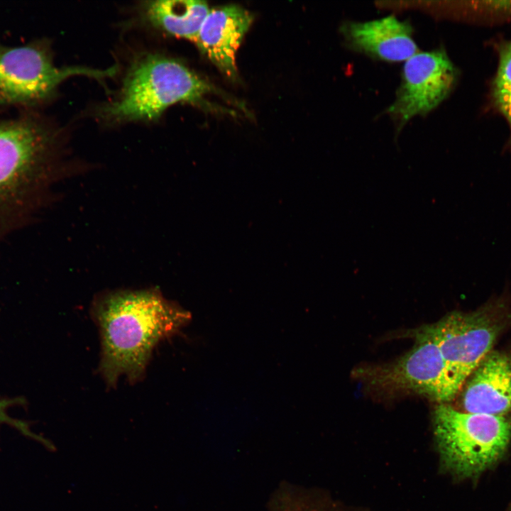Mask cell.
Segmentation results:
<instances>
[{"instance_id": "cell-1", "label": "cell", "mask_w": 511, "mask_h": 511, "mask_svg": "<svg viewBox=\"0 0 511 511\" xmlns=\"http://www.w3.org/2000/svg\"><path fill=\"white\" fill-rule=\"evenodd\" d=\"M92 312L101 337L99 370L109 385L122 376L131 383L140 380L155 346L191 319L189 312L155 290L103 294Z\"/></svg>"}, {"instance_id": "cell-2", "label": "cell", "mask_w": 511, "mask_h": 511, "mask_svg": "<svg viewBox=\"0 0 511 511\" xmlns=\"http://www.w3.org/2000/svg\"><path fill=\"white\" fill-rule=\"evenodd\" d=\"M211 86L180 62L147 53L128 70L118 97L100 109L114 121H153L178 102L203 103Z\"/></svg>"}, {"instance_id": "cell-3", "label": "cell", "mask_w": 511, "mask_h": 511, "mask_svg": "<svg viewBox=\"0 0 511 511\" xmlns=\"http://www.w3.org/2000/svg\"><path fill=\"white\" fill-rule=\"evenodd\" d=\"M434 432L444 468L458 479H476L505 454L511 439V421L460 411L439 405Z\"/></svg>"}, {"instance_id": "cell-4", "label": "cell", "mask_w": 511, "mask_h": 511, "mask_svg": "<svg viewBox=\"0 0 511 511\" xmlns=\"http://www.w3.org/2000/svg\"><path fill=\"white\" fill-rule=\"evenodd\" d=\"M485 311L454 312L429 325L440 348L446 369L447 402L490 352L502 327Z\"/></svg>"}, {"instance_id": "cell-5", "label": "cell", "mask_w": 511, "mask_h": 511, "mask_svg": "<svg viewBox=\"0 0 511 511\" xmlns=\"http://www.w3.org/2000/svg\"><path fill=\"white\" fill-rule=\"evenodd\" d=\"M112 67L101 70L84 67H58L39 48H0V104L35 102L49 96L66 79L84 75L99 79L115 74Z\"/></svg>"}, {"instance_id": "cell-6", "label": "cell", "mask_w": 511, "mask_h": 511, "mask_svg": "<svg viewBox=\"0 0 511 511\" xmlns=\"http://www.w3.org/2000/svg\"><path fill=\"white\" fill-rule=\"evenodd\" d=\"M458 72L442 48L418 52L404 64L402 82L388 113L402 126L438 106L456 84Z\"/></svg>"}, {"instance_id": "cell-7", "label": "cell", "mask_w": 511, "mask_h": 511, "mask_svg": "<svg viewBox=\"0 0 511 511\" xmlns=\"http://www.w3.org/2000/svg\"><path fill=\"white\" fill-rule=\"evenodd\" d=\"M416 336L409 352L394 364L380 370L375 380L446 402V364L436 340L429 326L419 331Z\"/></svg>"}, {"instance_id": "cell-8", "label": "cell", "mask_w": 511, "mask_h": 511, "mask_svg": "<svg viewBox=\"0 0 511 511\" xmlns=\"http://www.w3.org/2000/svg\"><path fill=\"white\" fill-rule=\"evenodd\" d=\"M47 145L46 137L33 125L0 124V204L37 177Z\"/></svg>"}, {"instance_id": "cell-9", "label": "cell", "mask_w": 511, "mask_h": 511, "mask_svg": "<svg viewBox=\"0 0 511 511\" xmlns=\"http://www.w3.org/2000/svg\"><path fill=\"white\" fill-rule=\"evenodd\" d=\"M253 19L251 13L239 6L212 9L195 40L201 52L231 79L237 77L236 52Z\"/></svg>"}, {"instance_id": "cell-10", "label": "cell", "mask_w": 511, "mask_h": 511, "mask_svg": "<svg viewBox=\"0 0 511 511\" xmlns=\"http://www.w3.org/2000/svg\"><path fill=\"white\" fill-rule=\"evenodd\" d=\"M341 32L351 49L378 60L405 62L418 53L410 24L393 16L365 22H346Z\"/></svg>"}, {"instance_id": "cell-11", "label": "cell", "mask_w": 511, "mask_h": 511, "mask_svg": "<svg viewBox=\"0 0 511 511\" xmlns=\"http://www.w3.org/2000/svg\"><path fill=\"white\" fill-rule=\"evenodd\" d=\"M462 389L464 412L495 416L511 412V356L490 352Z\"/></svg>"}, {"instance_id": "cell-12", "label": "cell", "mask_w": 511, "mask_h": 511, "mask_svg": "<svg viewBox=\"0 0 511 511\" xmlns=\"http://www.w3.org/2000/svg\"><path fill=\"white\" fill-rule=\"evenodd\" d=\"M143 9L145 19L153 26L194 41L210 11L206 2L197 0L146 1Z\"/></svg>"}, {"instance_id": "cell-13", "label": "cell", "mask_w": 511, "mask_h": 511, "mask_svg": "<svg viewBox=\"0 0 511 511\" xmlns=\"http://www.w3.org/2000/svg\"><path fill=\"white\" fill-rule=\"evenodd\" d=\"M498 53V65L491 84L490 99L494 109L510 127L511 149V40L501 43Z\"/></svg>"}, {"instance_id": "cell-14", "label": "cell", "mask_w": 511, "mask_h": 511, "mask_svg": "<svg viewBox=\"0 0 511 511\" xmlns=\"http://www.w3.org/2000/svg\"><path fill=\"white\" fill-rule=\"evenodd\" d=\"M11 403H12L11 401L0 400V420L5 421L8 418V416L4 412V410Z\"/></svg>"}, {"instance_id": "cell-15", "label": "cell", "mask_w": 511, "mask_h": 511, "mask_svg": "<svg viewBox=\"0 0 511 511\" xmlns=\"http://www.w3.org/2000/svg\"><path fill=\"white\" fill-rule=\"evenodd\" d=\"M510 511H511V507H510Z\"/></svg>"}]
</instances>
